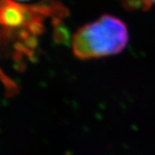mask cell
<instances>
[{
    "label": "cell",
    "mask_w": 155,
    "mask_h": 155,
    "mask_svg": "<svg viewBox=\"0 0 155 155\" xmlns=\"http://www.w3.org/2000/svg\"><path fill=\"white\" fill-rule=\"evenodd\" d=\"M127 42L126 24L117 17L104 15L78 29L72 37V51L80 60L97 59L121 53Z\"/></svg>",
    "instance_id": "cell-1"
},
{
    "label": "cell",
    "mask_w": 155,
    "mask_h": 155,
    "mask_svg": "<svg viewBox=\"0 0 155 155\" xmlns=\"http://www.w3.org/2000/svg\"><path fill=\"white\" fill-rule=\"evenodd\" d=\"M143 2L146 7H149L151 6L153 4H155V0H141Z\"/></svg>",
    "instance_id": "cell-2"
},
{
    "label": "cell",
    "mask_w": 155,
    "mask_h": 155,
    "mask_svg": "<svg viewBox=\"0 0 155 155\" xmlns=\"http://www.w3.org/2000/svg\"><path fill=\"white\" fill-rule=\"evenodd\" d=\"M19 1H26V0H19Z\"/></svg>",
    "instance_id": "cell-3"
}]
</instances>
